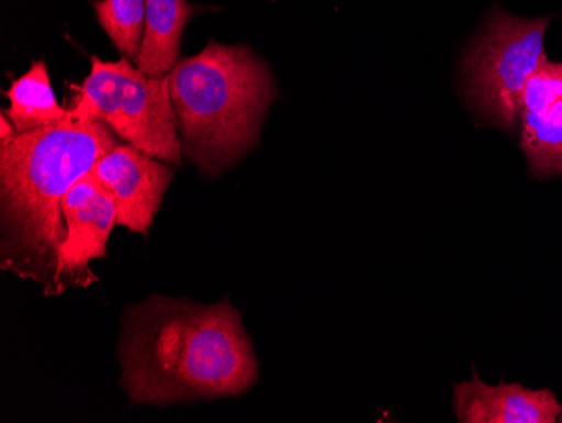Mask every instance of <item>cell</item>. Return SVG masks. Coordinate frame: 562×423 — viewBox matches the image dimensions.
<instances>
[{"label": "cell", "mask_w": 562, "mask_h": 423, "mask_svg": "<svg viewBox=\"0 0 562 423\" xmlns=\"http://www.w3.org/2000/svg\"><path fill=\"white\" fill-rule=\"evenodd\" d=\"M72 109L105 122L123 142L167 164H181L182 144L170 102L169 75L148 77L131 59L103 62L76 88Z\"/></svg>", "instance_id": "obj_4"}, {"label": "cell", "mask_w": 562, "mask_h": 423, "mask_svg": "<svg viewBox=\"0 0 562 423\" xmlns=\"http://www.w3.org/2000/svg\"><path fill=\"white\" fill-rule=\"evenodd\" d=\"M5 94L11 107L4 112L14 123L18 134L49 127L68 115V109L59 105L56 100L46 63L41 59L34 62L22 77L12 81Z\"/></svg>", "instance_id": "obj_11"}, {"label": "cell", "mask_w": 562, "mask_h": 423, "mask_svg": "<svg viewBox=\"0 0 562 423\" xmlns=\"http://www.w3.org/2000/svg\"><path fill=\"white\" fill-rule=\"evenodd\" d=\"M122 138L97 116L68 109L55 125L18 134L0 151V268L55 297L66 240L63 199Z\"/></svg>", "instance_id": "obj_2"}, {"label": "cell", "mask_w": 562, "mask_h": 423, "mask_svg": "<svg viewBox=\"0 0 562 423\" xmlns=\"http://www.w3.org/2000/svg\"><path fill=\"white\" fill-rule=\"evenodd\" d=\"M170 102L182 153L214 178L260 138L278 91L263 59L246 46L210 43L169 73Z\"/></svg>", "instance_id": "obj_3"}, {"label": "cell", "mask_w": 562, "mask_h": 423, "mask_svg": "<svg viewBox=\"0 0 562 423\" xmlns=\"http://www.w3.org/2000/svg\"><path fill=\"white\" fill-rule=\"evenodd\" d=\"M120 383L134 405L169 407L239 397L258 361L232 302L204 305L151 297L123 319Z\"/></svg>", "instance_id": "obj_1"}, {"label": "cell", "mask_w": 562, "mask_h": 423, "mask_svg": "<svg viewBox=\"0 0 562 423\" xmlns=\"http://www.w3.org/2000/svg\"><path fill=\"white\" fill-rule=\"evenodd\" d=\"M520 127L532 178H562V63L548 59L527 81Z\"/></svg>", "instance_id": "obj_8"}, {"label": "cell", "mask_w": 562, "mask_h": 423, "mask_svg": "<svg viewBox=\"0 0 562 423\" xmlns=\"http://www.w3.org/2000/svg\"><path fill=\"white\" fill-rule=\"evenodd\" d=\"M454 413L462 423H554L562 413L551 390L520 383H483L479 377L454 385Z\"/></svg>", "instance_id": "obj_9"}, {"label": "cell", "mask_w": 562, "mask_h": 423, "mask_svg": "<svg viewBox=\"0 0 562 423\" xmlns=\"http://www.w3.org/2000/svg\"><path fill=\"white\" fill-rule=\"evenodd\" d=\"M116 201V225L147 235L173 179L169 164L120 142L91 170Z\"/></svg>", "instance_id": "obj_7"}, {"label": "cell", "mask_w": 562, "mask_h": 423, "mask_svg": "<svg viewBox=\"0 0 562 423\" xmlns=\"http://www.w3.org/2000/svg\"><path fill=\"white\" fill-rule=\"evenodd\" d=\"M198 9L188 0H145V26L135 65L148 77H167L181 56V41Z\"/></svg>", "instance_id": "obj_10"}, {"label": "cell", "mask_w": 562, "mask_h": 423, "mask_svg": "<svg viewBox=\"0 0 562 423\" xmlns=\"http://www.w3.org/2000/svg\"><path fill=\"white\" fill-rule=\"evenodd\" d=\"M101 30L123 58L137 59L145 26V0H93Z\"/></svg>", "instance_id": "obj_12"}, {"label": "cell", "mask_w": 562, "mask_h": 423, "mask_svg": "<svg viewBox=\"0 0 562 423\" xmlns=\"http://www.w3.org/2000/svg\"><path fill=\"white\" fill-rule=\"evenodd\" d=\"M549 22L551 15L520 18L495 8L467 52V97L480 115L504 131H516L527 81L548 62Z\"/></svg>", "instance_id": "obj_5"}, {"label": "cell", "mask_w": 562, "mask_h": 423, "mask_svg": "<svg viewBox=\"0 0 562 423\" xmlns=\"http://www.w3.org/2000/svg\"><path fill=\"white\" fill-rule=\"evenodd\" d=\"M66 240L59 257L55 297L69 287H87L97 282L91 260L106 258L109 240L116 225V201L110 189L93 174L76 181L63 199Z\"/></svg>", "instance_id": "obj_6"}, {"label": "cell", "mask_w": 562, "mask_h": 423, "mask_svg": "<svg viewBox=\"0 0 562 423\" xmlns=\"http://www.w3.org/2000/svg\"><path fill=\"white\" fill-rule=\"evenodd\" d=\"M559 419H561V422H562V413H561V416H559Z\"/></svg>", "instance_id": "obj_14"}, {"label": "cell", "mask_w": 562, "mask_h": 423, "mask_svg": "<svg viewBox=\"0 0 562 423\" xmlns=\"http://www.w3.org/2000/svg\"><path fill=\"white\" fill-rule=\"evenodd\" d=\"M15 137H18V131H15L14 123L9 120L5 112H2L0 115V151L8 148Z\"/></svg>", "instance_id": "obj_13"}]
</instances>
